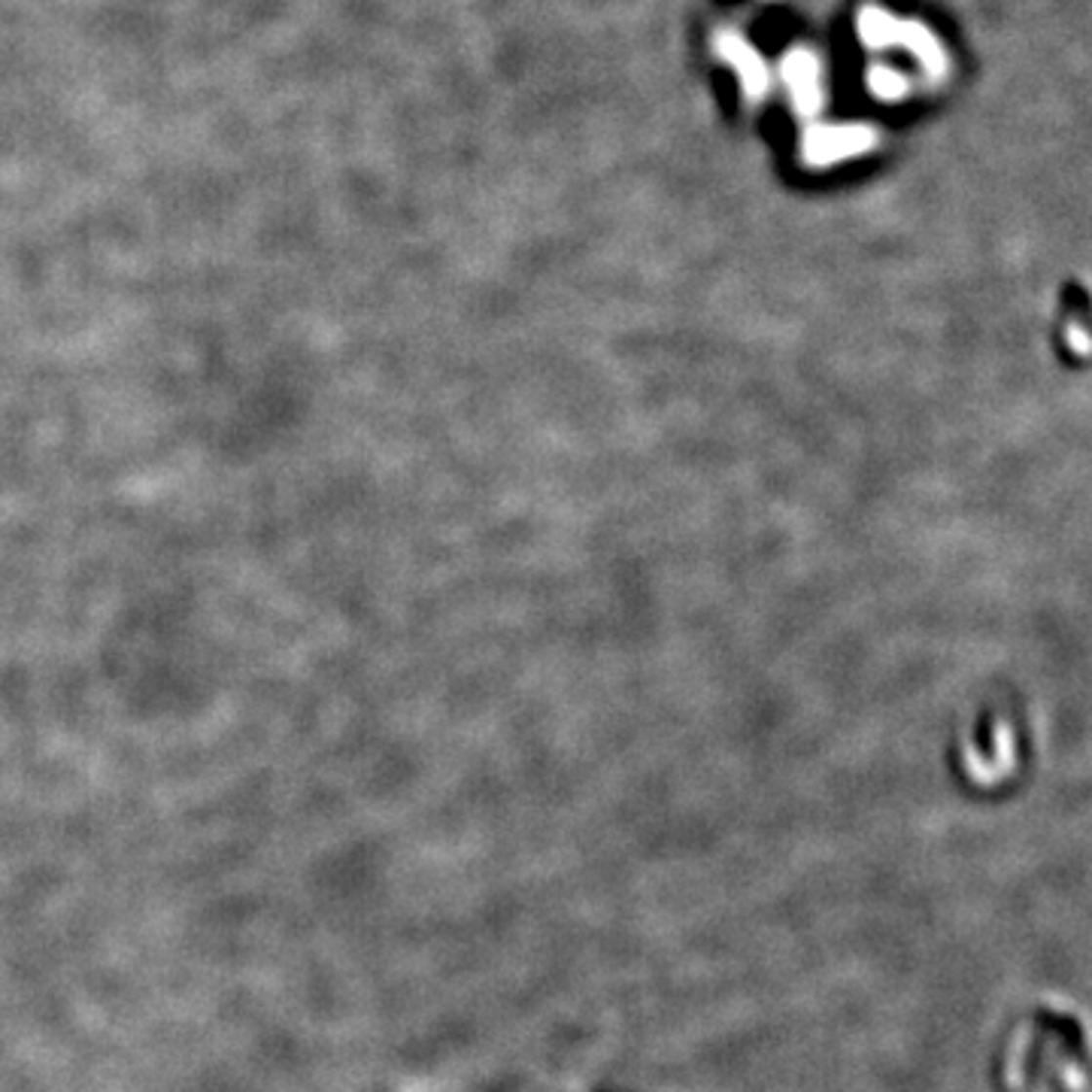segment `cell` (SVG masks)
<instances>
[{"mask_svg":"<svg viewBox=\"0 0 1092 1092\" xmlns=\"http://www.w3.org/2000/svg\"><path fill=\"white\" fill-rule=\"evenodd\" d=\"M877 143V134L868 125H810L801 140V155L814 167H829L844 158H856Z\"/></svg>","mask_w":1092,"mask_h":1092,"instance_id":"6da1fadb","label":"cell"},{"mask_svg":"<svg viewBox=\"0 0 1092 1092\" xmlns=\"http://www.w3.org/2000/svg\"><path fill=\"white\" fill-rule=\"evenodd\" d=\"M780 76L789 89L795 113L801 119H814L823 109V67L817 55L810 49L795 46L792 52L783 55Z\"/></svg>","mask_w":1092,"mask_h":1092,"instance_id":"7a4b0ae2","label":"cell"},{"mask_svg":"<svg viewBox=\"0 0 1092 1092\" xmlns=\"http://www.w3.org/2000/svg\"><path fill=\"white\" fill-rule=\"evenodd\" d=\"M713 49L722 61H728L738 76H741V86H744V95L749 101H762L771 89V73H768V64L759 52H755L741 34L735 31H719L713 37Z\"/></svg>","mask_w":1092,"mask_h":1092,"instance_id":"3957f363","label":"cell"},{"mask_svg":"<svg viewBox=\"0 0 1092 1092\" xmlns=\"http://www.w3.org/2000/svg\"><path fill=\"white\" fill-rule=\"evenodd\" d=\"M899 43H902L905 49H910V55H913V59H916L919 64H922V70H926L932 79H938V76L947 70V55H944L938 37L929 31L926 24H919V21H902V24H899Z\"/></svg>","mask_w":1092,"mask_h":1092,"instance_id":"277c9868","label":"cell"},{"mask_svg":"<svg viewBox=\"0 0 1092 1092\" xmlns=\"http://www.w3.org/2000/svg\"><path fill=\"white\" fill-rule=\"evenodd\" d=\"M899 24L902 21L886 10L865 7L859 13V37L868 49H889L899 43Z\"/></svg>","mask_w":1092,"mask_h":1092,"instance_id":"5b68a950","label":"cell"},{"mask_svg":"<svg viewBox=\"0 0 1092 1092\" xmlns=\"http://www.w3.org/2000/svg\"><path fill=\"white\" fill-rule=\"evenodd\" d=\"M868 89H871L880 101H899L908 92V82H905L902 73H895L892 67L877 64V67L868 70Z\"/></svg>","mask_w":1092,"mask_h":1092,"instance_id":"8992f818","label":"cell"}]
</instances>
